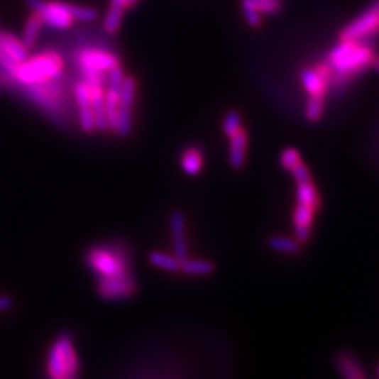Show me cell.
Masks as SVG:
<instances>
[{
	"label": "cell",
	"instance_id": "f546056e",
	"mask_svg": "<svg viewBox=\"0 0 379 379\" xmlns=\"http://www.w3.org/2000/svg\"><path fill=\"white\" fill-rule=\"evenodd\" d=\"M373 67L377 70L379 73V55L377 54L375 58H374V62H373Z\"/></svg>",
	"mask_w": 379,
	"mask_h": 379
},
{
	"label": "cell",
	"instance_id": "7402d4cb",
	"mask_svg": "<svg viewBox=\"0 0 379 379\" xmlns=\"http://www.w3.org/2000/svg\"><path fill=\"white\" fill-rule=\"evenodd\" d=\"M284 6V0H241L242 10H253L264 17L280 14Z\"/></svg>",
	"mask_w": 379,
	"mask_h": 379
},
{
	"label": "cell",
	"instance_id": "8992f818",
	"mask_svg": "<svg viewBox=\"0 0 379 379\" xmlns=\"http://www.w3.org/2000/svg\"><path fill=\"white\" fill-rule=\"evenodd\" d=\"M339 41L353 40L374 44L379 38V0L346 24L337 34Z\"/></svg>",
	"mask_w": 379,
	"mask_h": 379
},
{
	"label": "cell",
	"instance_id": "30bf717a",
	"mask_svg": "<svg viewBox=\"0 0 379 379\" xmlns=\"http://www.w3.org/2000/svg\"><path fill=\"white\" fill-rule=\"evenodd\" d=\"M135 97H136V82L132 76H126L120 90V111H119V128H117V135L120 136H128L131 133Z\"/></svg>",
	"mask_w": 379,
	"mask_h": 379
},
{
	"label": "cell",
	"instance_id": "7c38bea8",
	"mask_svg": "<svg viewBox=\"0 0 379 379\" xmlns=\"http://www.w3.org/2000/svg\"><path fill=\"white\" fill-rule=\"evenodd\" d=\"M226 138L229 142V150H228L229 165L234 170H242L248 160L251 135L246 126H243Z\"/></svg>",
	"mask_w": 379,
	"mask_h": 379
},
{
	"label": "cell",
	"instance_id": "4316f807",
	"mask_svg": "<svg viewBox=\"0 0 379 379\" xmlns=\"http://www.w3.org/2000/svg\"><path fill=\"white\" fill-rule=\"evenodd\" d=\"M243 126V117L238 110H229L222 120V131L226 136Z\"/></svg>",
	"mask_w": 379,
	"mask_h": 379
},
{
	"label": "cell",
	"instance_id": "8fae6325",
	"mask_svg": "<svg viewBox=\"0 0 379 379\" xmlns=\"http://www.w3.org/2000/svg\"><path fill=\"white\" fill-rule=\"evenodd\" d=\"M169 232L173 254L180 260L190 256L189 241H187V221L180 209H173L169 215Z\"/></svg>",
	"mask_w": 379,
	"mask_h": 379
},
{
	"label": "cell",
	"instance_id": "e0dca14e",
	"mask_svg": "<svg viewBox=\"0 0 379 379\" xmlns=\"http://www.w3.org/2000/svg\"><path fill=\"white\" fill-rule=\"evenodd\" d=\"M204 150L198 145H189L183 149L180 155V166L186 175L198 176L204 169Z\"/></svg>",
	"mask_w": 379,
	"mask_h": 379
},
{
	"label": "cell",
	"instance_id": "52a82bcc",
	"mask_svg": "<svg viewBox=\"0 0 379 379\" xmlns=\"http://www.w3.org/2000/svg\"><path fill=\"white\" fill-rule=\"evenodd\" d=\"M73 62L79 73L83 72H101L109 73L113 67L121 65L120 57L99 45H82L73 53Z\"/></svg>",
	"mask_w": 379,
	"mask_h": 379
},
{
	"label": "cell",
	"instance_id": "4fadbf2b",
	"mask_svg": "<svg viewBox=\"0 0 379 379\" xmlns=\"http://www.w3.org/2000/svg\"><path fill=\"white\" fill-rule=\"evenodd\" d=\"M317 214L319 212H316L315 209H312L307 205L298 204V202L292 211L294 235H295V239L302 246L307 245L312 238V229H314V224H315Z\"/></svg>",
	"mask_w": 379,
	"mask_h": 379
},
{
	"label": "cell",
	"instance_id": "83f0119b",
	"mask_svg": "<svg viewBox=\"0 0 379 379\" xmlns=\"http://www.w3.org/2000/svg\"><path fill=\"white\" fill-rule=\"evenodd\" d=\"M67 10L72 14V17L75 20H82V21H93L97 18V11L90 9V7H84V6H79V4H70L67 3Z\"/></svg>",
	"mask_w": 379,
	"mask_h": 379
},
{
	"label": "cell",
	"instance_id": "5bb4252c",
	"mask_svg": "<svg viewBox=\"0 0 379 379\" xmlns=\"http://www.w3.org/2000/svg\"><path fill=\"white\" fill-rule=\"evenodd\" d=\"M73 93H75V99H76L80 126L86 133H92L96 131L93 110H92V101H90L87 86L82 79L73 84Z\"/></svg>",
	"mask_w": 379,
	"mask_h": 379
},
{
	"label": "cell",
	"instance_id": "277c9868",
	"mask_svg": "<svg viewBox=\"0 0 379 379\" xmlns=\"http://www.w3.org/2000/svg\"><path fill=\"white\" fill-rule=\"evenodd\" d=\"M63 67L62 55L58 51L47 50L18 63L10 77L13 84L34 86L62 77Z\"/></svg>",
	"mask_w": 379,
	"mask_h": 379
},
{
	"label": "cell",
	"instance_id": "f1b7e54d",
	"mask_svg": "<svg viewBox=\"0 0 379 379\" xmlns=\"http://www.w3.org/2000/svg\"><path fill=\"white\" fill-rule=\"evenodd\" d=\"M13 307H14L13 298L7 294H0V314L9 312L10 309H13Z\"/></svg>",
	"mask_w": 379,
	"mask_h": 379
},
{
	"label": "cell",
	"instance_id": "ba28073f",
	"mask_svg": "<svg viewBox=\"0 0 379 379\" xmlns=\"http://www.w3.org/2000/svg\"><path fill=\"white\" fill-rule=\"evenodd\" d=\"M333 69L327 60L305 66L300 72V80L309 100L326 101L330 94Z\"/></svg>",
	"mask_w": 379,
	"mask_h": 379
},
{
	"label": "cell",
	"instance_id": "603a6c76",
	"mask_svg": "<svg viewBox=\"0 0 379 379\" xmlns=\"http://www.w3.org/2000/svg\"><path fill=\"white\" fill-rule=\"evenodd\" d=\"M148 260L150 263V265H153L155 268L165 271V273H180V265H182V260L179 257H176L173 253L155 252L149 253Z\"/></svg>",
	"mask_w": 379,
	"mask_h": 379
},
{
	"label": "cell",
	"instance_id": "5b68a950",
	"mask_svg": "<svg viewBox=\"0 0 379 379\" xmlns=\"http://www.w3.org/2000/svg\"><path fill=\"white\" fill-rule=\"evenodd\" d=\"M23 89L26 97L31 103H34L53 120L62 123L67 107L62 77L41 84L26 86Z\"/></svg>",
	"mask_w": 379,
	"mask_h": 379
},
{
	"label": "cell",
	"instance_id": "2e32d148",
	"mask_svg": "<svg viewBox=\"0 0 379 379\" xmlns=\"http://www.w3.org/2000/svg\"><path fill=\"white\" fill-rule=\"evenodd\" d=\"M0 53L16 63L23 62L28 58V48L24 43L16 35L4 31H0Z\"/></svg>",
	"mask_w": 379,
	"mask_h": 379
},
{
	"label": "cell",
	"instance_id": "d4e9b609",
	"mask_svg": "<svg viewBox=\"0 0 379 379\" xmlns=\"http://www.w3.org/2000/svg\"><path fill=\"white\" fill-rule=\"evenodd\" d=\"M43 20L41 17L33 11V14L28 17L26 26H24V31H23V43L24 45L30 50L31 47L35 45L37 40H38V35H40V31H41V27H43Z\"/></svg>",
	"mask_w": 379,
	"mask_h": 379
},
{
	"label": "cell",
	"instance_id": "d6986e66",
	"mask_svg": "<svg viewBox=\"0 0 379 379\" xmlns=\"http://www.w3.org/2000/svg\"><path fill=\"white\" fill-rule=\"evenodd\" d=\"M120 90L119 87L107 86L104 93V111L109 124V131L117 133L119 128V111H120Z\"/></svg>",
	"mask_w": 379,
	"mask_h": 379
},
{
	"label": "cell",
	"instance_id": "ac0fdd59",
	"mask_svg": "<svg viewBox=\"0 0 379 379\" xmlns=\"http://www.w3.org/2000/svg\"><path fill=\"white\" fill-rule=\"evenodd\" d=\"M138 0H111L110 1V7L109 11L106 14L104 18V30L109 34H116L119 33L120 27H121V21L124 17V11L126 9L132 7L133 4H136Z\"/></svg>",
	"mask_w": 379,
	"mask_h": 379
},
{
	"label": "cell",
	"instance_id": "44dd1931",
	"mask_svg": "<svg viewBox=\"0 0 379 379\" xmlns=\"http://www.w3.org/2000/svg\"><path fill=\"white\" fill-rule=\"evenodd\" d=\"M180 273L191 277H207L215 273V263L208 258H194L189 256L182 260Z\"/></svg>",
	"mask_w": 379,
	"mask_h": 379
},
{
	"label": "cell",
	"instance_id": "484cf974",
	"mask_svg": "<svg viewBox=\"0 0 379 379\" xmlns=\"http://www.w3.org/2000/svg\"><path fill=\"white\" fill-rule=\"evenodd\" d=\"M302 156L300 153L298 149L292 148V146H288L285 148L281 153H280V165L281 167L285 170V172H291L295 166H298L301 162H302Z\"/></svg>",
	"mask_w": 379,
	"mask_h": 379
},
{
	"label": "cell",
	"instance_id": "9c48e42d",
	"mask_svg": "<svg viewBox=\"0 0 379 379\" xmlns=\"http://www.w3.org/2000/svg\"><path fill=\"white\" fill-rule=\"evenodd\" d=\"M27 4L35 11L44 24L53 27V28H60L65 30L72 27L75 18L67 10V3L66 1H58V0H27Z\"/></svg>",
	"mask_w": 379,
	"mask_h": 379
},
{
	"label": "cell",
	"instance_id": "4dcf8cb0",
	"mask_svg": "<svg viewBox=\"0 0 379 379\" xmlns=\"http://www.w3.org/2000/svg\"><path fill=\"white\" fill-rule=\"evenodd\" d=\"M378 377H379V364H378Z\"/></svg>",
	"mask_w": 379,
	"mask_h": 379
},
{
	"label": "cell",
	"instance_id": "1f68e13d",
	"mask_svg": "<svg viewBox=\"0 0 379 379\" xmlns=\"http://www.w3.org/2000/svg\"><path fill=\"white\" fill-rule=\"evenodd\" d=\"M135 379H141V378H135Z\"/></svg>",
	"mask_w": 379,
	"mask_h": 379
},
{
	"label": "cell",
	"instance_id": "7a4b0ae2",
	"mask_svg": "<svg viewBox=\"0 0 379 379\" xmlns=\"http://www.w3.org/2000/svg\"><path fill=\"white\" fill-rule=\"evenodd\" d=\"M375 45L353 40L339 41L327 55V62L333 69L330 93L343 92L358 76L366 73L375 58Z\"/></svg>",
	"mask_w": 379,
	"mask_h": 379
},
{
	"label": "cell",
	"instance_id": "9a60e30c",
	"mask_svg": "<svg viewBox=\"0 0 379 379\" xmlns=\"http://www.w3.org/2000/svg\"><path fill=\"white\" fill-rule=\"evenodd\" d=\"M336 368L343 379H367L358 357L350 351H341L334 358Z\"/></svg>",
	"mask_w": 379,
	"mask_h": 379
},
{
	"label": "cell",
	"instance_id": "6da1fadb",
	"mask_svg": "<svg viewBox=\"0 0 379 379\" xmlns=\"http://www.w3.org/2000/svg\"><path fill=\"white\" fill-rule=\"evenodd\" d=\"M84 264L96 280V292L106 302H126L136 297L133 254L128 242L107 241L89 246Z\"/></svg>",
	"mask_w": 379,
	"mask_h": 379
},
{
	"label": "cell",
	"instance_id": "cb8c5ba5",
	"mask_svg": "<svg viewBox=\"0 0 379 379\" xmlns=\"http://www.w3.org/2000/svg\"><path fill=\"white\" fill-rule=\"evenodd\" d=\"M267 246L273 252L287 254V256H297L302 251V245L295 238H288L284 235H271L267 239Z\"/></svg>",
	"mask_w": 379,
	"mask_h": 379
},
{
	"label": "cell",
	"instance_id": "ffe728a7",
	"mask_svg": "<svg viewBox=\"0 0 379 379\" xmlns=\"http://www.w3.org/2000/svg\"><path fill=\"white\" fill-rule=\"evenodd\" d=\"M295 186H297V202L307 205L315 209L316 212H319L322 208V197L314 179L295 183Z\"/></svg>",
	"mask_w": 379,
	"mask_h": 379
},
{
	"label": "cell",
	"instance_id": "3957f363",
	"mask_svg": "<svg viewBox=\"0 0 379 379\" xmlns=\"http://www.w3.org/2000/svg\"><path fill=\"white\" fill-rule=\"evenodd\" d=\"M83 364L72 331L58 333L48 346L44 361L45 379H82Z\"/></svg>",
	"mask_w": 379,
	"mask_h": 379
}]
</instances>
